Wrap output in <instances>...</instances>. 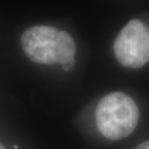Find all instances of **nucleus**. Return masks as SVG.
Here are the masks:
<instances>
[{"label":"nucleus","instance_id":"f257e3e1","mask_svg":"<svg viewBox=\"0 0 149 149\" xmlns=\"http://www.w3.org/2000/svg\"><path fill=\"white\" fill-rule=\"evenodd\" d=\"M22 46L30 60L45 65H62L74 60L77 50L68 32L47 25L28 28L22 36Z\"/></svg>","mask_w":149,"mask_h":149},{"label":"nucleus","instance_id":"f03ea898","mask_svg":"<svg viewBox=\"0 0 149 149\" xmlns=\"http://www.w3.org/2000/svg\"><path fill=\"white\" fill-rule=\"evenodd\" d=\"M96 124L105 138L118 141L126 138L136 129L139 111L135 101L123 92H112L98 103Z\"/></svg>","mask_w":149,"mask_h":149},{"label":"nucleus","instance_id":"7ed1b4c3","mask_svg":"<svg viewBox=\"0 0 149 149\" xmlns=\"http://www.w3.org/2000/svg\"><path fill=\"white\" fill-rule=\"evenodd\" d=\"M115 56L125 67L138 69L149 62V28L132 19L120 31L113 44Z\"/></svg>","mask_w":149,"mask_h":149},{"label":"nucleus","instance_id":"20e7f679","mask_svg":"<svg viewBox=\"0 0 149 149\" xmlns=\"http://www.w3.org/2000/svg\"><path fill=\"white\" fill-rule=\"evenodd\" d=\"M61 66H62V68H63L64 71H66V72H70V71H72L74 68V66H76V60L74 59V60L66 62V63L62 64Z\"/></svg>","mask_w":149,"mask_h":149},{"label":"nucleus","instance_id":"39448f33","mask_svg":"<svg viewBox=\"0 0 149 149\" xmlns=\"http://www.w3.org/2000/svg\"><path fill=\"white\" fill-rule=\"evenodd\" d=\"M135 149H149V141L142 142V143L138 145Z\"/></svg>","mask_w":149,"mask_h":149},{"label":"nucleus","instance_id":"423d86ee","mask_svg":"<svg viewBox=\"0 0 149 149\" xmlns=\"http://www.w3.org/2000/svg\"><path fill=\"white\" fill-rule=\"evenodd\" d=\"M0 149H6V148H5L4 146H3V145H2L1 143H0Z\"/></svg>","mask_w":149,"mask_h":149}]
</instances>
